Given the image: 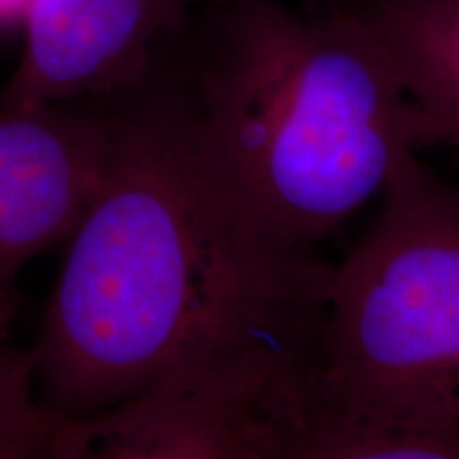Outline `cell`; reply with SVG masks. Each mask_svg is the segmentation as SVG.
<instances>
[{
    "label": "cell",
    "mask_w": 459,
    "mask_h": 459,
    "mask_svg": "<svg viewBox=\"0 0 459 459\" xmlns=\"http://www.w3.org/2000/svg\"><path fill=\"white\" fill-rule=\"evenodd\" d=\"M206 0H32L0 107L107 100L136 88Z\"/></svg>",
    "instance_id": "5"
},
{
    "label": "cell",
    "mask_w": 459,
    "mask_h": 459,
    "mask_svg": "<svg viewBox=\"0 0 459 459\" xmlns=\"http://www.w3.org/2000/svg\"><path fill=\"white\" fill-rule=\"evenodd\" d=\"M66 243L34 349L39 395L71 421L124 404L172 366L319 317L334 273L317 255H249L221 232L194 175L166 45L115 96L105 177Z\"/></svg>",
    "instance_id": "1"
},
{
    "label": "cell",
    "mask_w": 459,
    "mask_h": 459,
    "mask_svg": "<svg viewBox=\"0 0 459 459\" xmlns=\"http://www.w3.org/2000/svg\"><path fill=\"white\" fill-rule=\"evenodd\" d=\"M37 361L0 334V459H68L73 421L37 394Z\"/></svg>",
    "instance_id": "7"
},
{
    "label": "cell",
    "mask_w": 459,
    "mask_h": 459,
    "mask_svg": "<svg viewBox=\"0 0 459 459\" xmlns=\"http://www.w3.org/2000/svg\"><path fill=\"white\" fill-rule=\"evenodd\" d=\"M370 37L436 141L459 153V0H311Z\"/></svg>",
    "instance_id": "6"
},
{
    "label": "cell",
    "mask_w": 459,
    "mask_h": 459,
    "mask_svg": "<svg viewBox=\"0 0 459 459\" xmlns=\"http://www.w3.org/2000/svg\"><path fill=\"white\" fill-rule=\"evenodd\" d=\"M115 99L0 107V334L20 307V274L66 243L99 192Z\"/></svg>",
    "instance_id": "4"
},
{
    "label": "cell",
    "mask_w": 459,
    "mask_h": 459,
    "mask_svg": "<svg viewBox=\"0 0 459 459\" xmlns=\"http://www.w3.org/2000/svg\"><path fill=\"white\" fill-rule=\"evenodd\" d=\"M334 266L304 459H459V186L400 158Z\"/></svg>",
    "instance_id": "3"
},
{
    "label": "cell",
    "mask_w": 459,
    "mask_h": 459,
    "mask_svg": "<svg viewBox=\"0 0 459 459\" xmlns=\"http://www.w3.org/2000/svg\"><path fill=\"white\" fill-rule=\"evenodd\" d=\"M206 4L166 45L200 194L245 254L317 255L434 126L347 17Z\"/></svg>",
    "instance_id": "2"
},
{
    "label": "cell",
    "mask_w": 459,
    "mask_h": 459,
    "mask_svg": "<svg viewBox=\"0 0 459 459\" xmlns=\"http://www.w3.org/2000/svg\"><path fill=\"white\" fill-rule=\"evenodd\" d=\"M32 0H0V28L22 26Z\"/></svg>",
    "instance_id": "8"
}]
</instances>
